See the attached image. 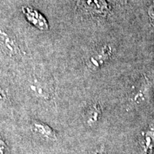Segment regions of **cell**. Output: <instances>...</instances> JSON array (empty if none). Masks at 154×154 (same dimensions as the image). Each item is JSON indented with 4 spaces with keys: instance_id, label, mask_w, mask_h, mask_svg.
Masks as SVG:
<instances>
[{
    "instance_id": "6",
    "label": "cell",
    "mask_w": 154,
    "mask_h": 154,
    "mask_svg": "<svg viewBox=\"0 0 154 154\" xmlns=\"http://www.w3.org/2000/svg\"><path fill=\"white\" fill-rule=\"evenodd\" d=\"M109 51L110 50H108V48L103 49L101 53H99L97 55L92 57L89 61L90 66L92 67H97L102 63H103V61L107 59L110 55Z\"/></svg>"
},
{
    "instance_id": "3",
    "label": "cell",
    "mask_w": 154,
    "mask_h": 154,
    "mask_svg": "<svg viewBox=\"0 0 154 154\" xmlns=\"http://www.w3.org/2000/svg\"><path fill=\"white\" fill-rule=\"evenodd\" d=\"M30 128L34 134L47 141H55L57 140V135L55 131L46 123L39 120H32Z\"/></svg>"
},
{
    "instance_id": "2",
    "label": "cell",
    "mask_w": 154,
    "mask_h": 154,
    "mask_svg": "<svg viewBox=\"0 0 154 154\" xmlns=\"http://www.w3.org/2000/svg\"><path fill=\"white\" fill-rule=\"evenodd\" d=\"M22 11L26 20L34 27L41 31H47L49 29L47 19L37 9L29 6H24L22 7Z\"/></svg>"
},
{
    "instance_id": "5",
    "label": "cell",
    "mask_w": 154,
    "mask_h": 154,
    "mask_svg": "<svg viewBox=\"0 0 154 154\" xmlns=\"http://www.w3.org/2000/svg\"><path fill=\"white\" fill-rule=\"evenodd\" d=\"M140 141L143 154H152L154 146V121L150 125L147 131L142 133Z\"/></svg>"
},
{
    "instance_id": "4",
    "label": "cell",
    "mask_w": 154,
    "mask_h": 154,
    "mask_svg": "<svg viewBox=\"0 0 154 154\" xmlns=\"http://www.w3.org/2000/svg\"><path fill=\"white\" fill-rule=\"evenodd\" d=\"M0 45L10 56H17L19 52V46L14 36L2 29H0Z\"/></svg>"
},
{
    "instance_id": "7",
    "label": "cell",
    "mask_w": 154,
    "mask_h": 154,
    "mask_svg": "<svg viewBox=\"0 0 154 154\" xmlns=\"http://www.w3.org/2000/svg\"><path fill=\"white\" fill-rule=\"evenodd\" d=\"M100 113H101V111H100V108L98 104L94 105L93 106L90 107L87 112L86 123L89 126L93 125L94 123H96L98 121V117H99Z\"/></svg>"
},
{
    "instance_id": "10",
    "label": "cell",
    "mask_w": 154,
    "mask_h": 154,
    "mask_svg": "<svg viewBox=\"0 0 154 154\" xmlns=\"http://www.w3.org/2000/svg\"><path fill=\"white\" fill-rule=\"evenodd\" d=\"M6 99V94L2 88H0V103L5 101Z\"/></svg>"
},
{
    "instance_id": "9",
    "label": "cell",
    "mask_w": 154,
    "mask_h": 154,
    "mask_svg": "<svg viewBox=\"0 0 154 154\" xmlns=\"http://www.w3.org/2000/svg\"><path fill=\"white\" fill-rule=\"evenodd\" d=\"M149 14L150 18L151 19V22H153L154 25V2L153 5H152L149 9Z\"/></svg>"
},
{
    "instance_id": "11",
    "label": "cell",
    "mask_w": 154,
    "mask_h": 154,
    "mask_svg": "<svg viewBox=\"0 0 154 154\" xmlns=\"http://www.w3.org/2000/svg\"><path fill=\"white\" fill-rule=\"evenodd\" d=\"M92 154H103V152L101 151H96L94 152V153H92Z\"/></svg>"
},
{
    "instance_id": "8",
    "label": "cell",
    "mask_w": 154,
    "mask_h": 154,
    "mask_svg": "<svg viewBox=\"0 0 154 154\" xmlns=\"http://www.w3.org/2000/svg\"><path fill=\"white\" fill-rule=\"evenodd\" d=\"M8 149L7 143L2 138H0V154H5Z\"/></svg>"
},
{
    "instance_id": "1",
    "label": "cell",
    "mask_w": 154,
    "mask_h": 154,
    "mask_svg": "<svg viewBox=\"0 0 154 154\" xmlns=\"http://www.w3.org/2000/svg\"><path fill=\"white\" fill-rule=\"evenodd\" d=\"M29 90L34 97L44 101L51 99L54 93L51 82L44 77L38 76L33 77L30 81Z\"/></svg>"
}]
</instances>
